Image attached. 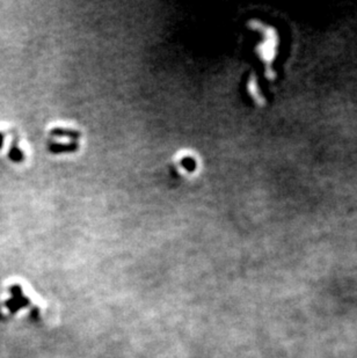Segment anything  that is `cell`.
<instances>
[{
    "mask_svg": "<svg viewBox=\"0 0 357 358\" xmlns=\"http://www.w3.org/2000/svg\"><path fill=\"white\" fill-rule=\"evenodd\" d=\"M4 138H5V136H4V134L0 132V150H2V145H4Z\"/></svg>",
    "mask_w": 357,
    "mask_h": 358,
    "instance_id": "cell-2",
    "label": "cell"
},
{
    "mask_svg": "<svg viewBox=\"0 0 357 358\" xmlns=\"http://www.w3.org/2000/svg\"><path fill=\"white\" fill-rule=\"evenodd\" d=\"M8 156H10V162H24V152L21 151L20 148H18L16 144H13L10 148Z\"/></svg>",
    "mask_w": 357,
    "mask_h": 358,
    "instance_id": "cell-1",
    "label": "cell"
}]
</instances>
